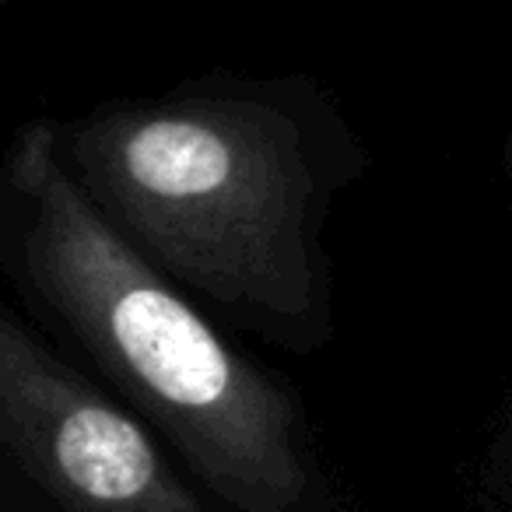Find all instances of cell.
<instances>
[{
  "mask_svg": "<svg viewBox=\"0 0 512 512\" xmlns=\"http://www.w3.org/2000/svg\"><path fill=\"white\" fill-rule=\"evenodd\" d=\"M95 211L193 302L292 351L327 330L334 165L306 88L186 85L57 123Z\"/></svg>",
  "mask_w": 512,
  "mask_h": 512,
  "instance_id": "6da1fadb",
  "label": "cell"
},
{
  "mask_svg": "<svg viewBox=\"0 0 512 512\" xmlns=\"http://www.w3.org/2000/svg\"><path fill=\"white\" fill-rule=\"evenodd\" d=\"M0 264L221 502L299 509L309 463L292 397L95 211L53 120L25 123L4 158Z\"/></svg>",
  "mask_w": 512,
  "mask_h": 512,
  "instance_id": "7a4b0ae2",
  "label": "cell"
},
{
  "mask_svg": "<svg viewBox=\"0 0 512 512\" xmlns=\"http://www.w3.org/2000/svg\"><path fill=\"white\" fill-rule=\"evenodd\" d=\"M0 449L64 512H207L151 435L4 309Z\"/></svg>",
  "mask_w": 512,
  "mask_h": 512,
  "instance_id": "3957f363",
  "label": "cell"
}]
</instances>
